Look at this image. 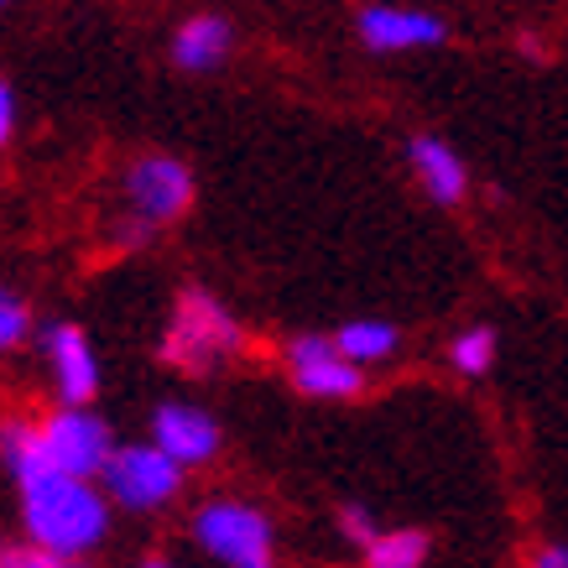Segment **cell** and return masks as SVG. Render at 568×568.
<instances>
[{
	"label": "cell",
	"instance_id": "1",
	"mask_svg": "<svg viewBox=\"0 0 568 568\" xmlns=\"http://www.w3.org/2000/svg\"><path fill=\"white\" fill-rule=\"evenodd\" d=\"M0 459L11 469L21 490V521L37 552L52 558H79V552L100 548L110 537V500L100 485L73 480L63 469H52L37 448L32 423H6L0 428Z\"/></svg>",
	"mask_w": 568,
	"mask_h": 568
},
{
	"label": "cell",
	"instance_id": "2",
	"mask_svg": "<svg viewBox=\"0 0 568 568\" xmlns=\"http://www.w3.org/2000/svg\"><path fill=\"white\" fill-rule=\"evenodd\" d=\"M199 548L224 568H276V532L272 517L245 500H204L193 517Z\"/></svg>",
	"mask_w": 568,
	"mask_h": 568
},
{
	"label": "cell",
	"instance_id": "3",
	"mask_svg": "<svg viewBox=\"0 0 568 568\" xmlns=\"http://www.w3.org/2000/svg\"><path fill=\"white\" fill-rule=\"evenodd\" d=\"M235 349H241V324L230 318L220 297L199 293V287L183 293L173 324H168V339H162V355L199 376V371H214L220 361H230Z\"/></svg>",
	"mask_w": 568,
	"mask_h": 568
},
{
	"label": "cell",
	"instance_id": "4",
	"mask_svg": "<svg viewBox=\"0 0 568 568\" xmlns=\"http://www.w3.org/2000/svg\"><path fill=\"white\" fill-rule=\"evenodd\" d=\"M37 448L52 469L94 485L115 454V438H110V423L94 417L89 407H58L48 423H37Z\"/></svg>",
	"mask_w": 568,
	"mask_h": 568
},
{
	"label": "cell",
	"instance_id": "5",
	"mask_svg": "<svg viewBox=\"0 0 568 568\" xmlns=\"http://www.w3.org/2000/svg\"><path fill=\"white\" fill-rule=\"evenodd\" d=\"M100 485H104V500H115L125 511H156V506H168L178 496L183 469L152 444H125V448L115 444Z\"/></svg>",
	"mask_w": 568,
	"mask_h": 568
},
{
	"label": "cell",
	"instance_id": "6",
	"mask_svg": "<svg viewBox=\"0 0 568 568\" xmlns=\"http://www.w3.org/2000/svg\"><path fill=\"white\" fill-rule=\"evenodd\" d=\"M125 199L136 204L141 220L168 224V220H178V214L189 209L193 178H189V168H183L178 156H162V152L136 156V162H131V173H125Z\"/></svg>",
	"mask_w": 568,
	"mask_h": 568
},
{
	"label": "cell",
	"instance_id": "7",
	"mask_svg": "<svg viewBox=\"0 0 568 568\" xmlns=\"http://www.w3.org/2000/svg\"><path fill=\"white\" fill-rule=\"evenodd\" d=\"M152 448H162L178 469L209 465L220 454V423L193 402H162L152 413Z\"/></svg>",
	"mask_w": 568,
	"mask_h": 568
},
{
	"label": "cell",
	"instance_id": "8",
	"mask_svg": "<svg viewBox=\"0 0 568 568\" xmlns=\"http://www.w3.org/2000/svg\"><path fill=\"white\" fill-rule=\"evenodd\" d=\"M42 349H48L52 365V386L63 396V407H89L94 392H100V361H94V345L79 324H52L42 334Z\"/></svg>",
	"mask_w": 568,
	"mask_h": 568
},
{
	"label": "cell",
	"instance_id": "9",
	"mask_svg": "<svg viewBox=\"0 0 568 568\" xmlns=\"http://www.w3.org/2000/svg\"><path fill=\"white\" fill-rule=\"evenodd\" d=\"M287 365H293V381L297 392L308 396H324V402H345V396L361 392V371L334 349V339L324 334H303L287 345Z\"/></svg>",
	"mask_w": 568,
	"mask_h": 568
},
{
	"label": "cell",
	"instance_id": "10",
	"mask_svg": "<svg viewBox=\"0 0 568 568\" xmlns=\"http://www.w3.org/2000/svg\"><path fill=\"white\" fill-rule=\"evenodd\" d=\"M361 37H365V48H376V52L433 48V42H444V17H433V11H407V6H365Z\"/></svg>",
	"mask_w": 568,
	"mask_h": 568
},
{
	"label": "cell",
	"instance_id": "11",
	"mask_svg": "<svg viewBox=\"0 0 568 568\" xmlns=\"http://www.w3.org/2000/svg\"><path fill=\"white\" fill-rule=\"evenodd\" d=\"M413 173L423 178V189H428L438 204H459L469 189L465 156L438 136H413Z\"/></svg>",
	"mask_w": 568,
	"mask_h": 568
},
{
	"label": "cell",
	"instance_id": "12",
	"mask_svg": "<svg viewBox=\"0 0 568 568\" xmlns=\"http://www.w3.org/2000/svg\"><path fill=\"white\" fill-rule=\"evenodd\" d=\"M224 52H230V21L224 17H189L183 27L173 32V63L189 73H204L214 63H224Z\"/></svg>",
	"mask_w": 568,
	"mask_h": 568
},
{
	"label": "cell",
	"instance_id": "13",
	"mask_svg": "<svg viewBox=\"0 0 568 568\" xmlns=\"http://www.w3.org/2000/svg\"><path fill=\"white\" fill-rule=\"evenodd\" d=\"M396 345H402V334H396L392 324H381V318H355V324H345L339 334H334V349H339L355 371L396 355Z\"/></svg>",
	"mask_w": 568,
	"mask_h": 568
},
{
	"label": "cell",
	"instance_id": "14",
	"mask_svg": "<svg viewBox=\"0 0 568 568\" xmlns=\"http://www.w3.org/2000/svg\"><path fill=\"white\" fill-rule=\"evenodd\" d=\"M428 558V537L402 527V532H376V542L365 548V568H423Z\"/></svg>",
	"mask_w": 568,
	"mask_h": 568
},
{
	"label": "cell",
	"instance_id": "15",
	"mask_svg": "<svg viewBox=\"0 0 568 568\" xmlns=\"http://www.w3.org/2000/svg\"><path fill=\"white\" fill-rule=\"evenodd\" d=\"M448 355H454V371H465V376H485L490 361H496V328H485V324L465 328V334L454 339Z\"/></svg>",
	"mask_w": 568,
	"mask_h": 568
},
{
	"label": "cell",
	"instance_id": "16",
	"mask_svg": "<svg viewBox=\"0 0 568 568\" xmlns=\"http://www.w3.org/2000/svg\"><path fill=\"white\" fill-rule=\"evenodd\" d=\"M27 334H32V308H27V297L11 293V287L0 282V355L17 349Z\"/></svg>",
	"mask_w": 568,
	"mask_h": 568
},
{
	"label": "cell",
	"instance_id": "17",
	"mask_svg": "<svg viewBox=\"0 0 568 568\" xmlns=\"http://www.w3.org/2000/svg\"><path fill=\"white\" fill-rule=\"evenodd\" d=\"M345 532L361 542V548H371L376 542V527H371V517H365L361 506H345Z\"/></svg>",
	"mask_w": 568,
	"mask_h": 568
},
{
	"label": "cell",
	"instance_id": "18",
	"mask_svg": "<svg viewBox=\"0 0 568 568\" xmlns=\"http://www.w3.org/2000/svg\"><path fill=\"white\" fill-rule=\"evenodd\" d=\"M11 131H17V94H11V84L0 79V146L11 141Z\"/></svg>",
	"mask_w": 568,
	"mask_h": 568
},
{
	"label": "cell",
	"instance_id": "19",
	"mask_svg": "<svg viewBox=\"0 0 568 568\" xmlns=\"http://www.w3.org/2000/svg\"><path fill=\"white\" fill-rule=\"evenodd\" d=\"M17 568H84V564H73V558H52V552H17Z\"/></svg>",
	"mask_w": 568,
	"mask_h": 568
},
{
	"label": "cell",
	"instance_id": "20",
	"mask_svg": "<svg viewBox=\"0 0 568 568\" xmlns=\"http://www.w3.org/2000/svg\"><path fill=\"white\" fill-rule=\"evenodd\" d=\"M532 568H568V542H548V548H537Z\"/></svg>",
	"mask_w": 568,
	"mask_h": 568
},
{
	"label": "cell",
	"instance_id": "21",
	"mask_svg": "<svg viewBox=\"0 0 568 568\" xmlns=\"http://www.w3.org/2000/svg\"><path fill=\"white\" fill-rule=\"evenodd\" d=\"M0 568H17V552L11 548H0Z\"/></svg>",
	"mask_w": 568,
	"mask_h": 568
},
{
	"label": "cell",
	"instance_id": "22",
	"mask_svg": "<svg viewBox=\"0 0 568 568\" xmlns=\"http://www.w3.org/2000/svg\"><path fill=\"white\" fill-rule=\"evenodd\" d=\"M141 568H173V564H162V558H146V564H141Z\"/></svg>",
	"mask_w": 568,
	"mask_h": 568
}]
</instances>
